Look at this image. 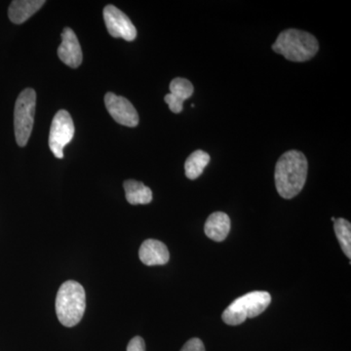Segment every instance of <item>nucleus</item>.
Returning <instances> with one entry per match:
<instances>
[{
	"label": "nucleus",
	"mask_w": 351,
	"mask_h": 351,
	"mask_svg": "<svg viewBox=\"0 0 351 351\" xmlns=\"http://www.w3.org/2000/svg\"><path fill=\"white\" fill-rule=\"evenodd\" d=\"M36 93L32 88L21 92L14 110V128L16 142L20 147H25L31 137L36 112Z\"/></svg>",
	"instance_id": "39448f33"
},
{
	"label": "nucleus",
	"mask_w": 351,
	"mask_h": 351,
	"mask_svg": "<svg viewBox=\"0 0 351 351\" xmlns=\"http://www.w3.org/2000/svg\"><path fill=\"white\" fill-rule=\"evenodd\" d=\"M58 56L69 68L76 69L82 64V50L75 32L64 27L62 32V43L58 48Z\"/></svg>",
	"instance_id": "1a4fd4ad"
},
{
	"label": "nucleus",
	"mask_w": 351,
	"mask_h": 351,
	"mask_svg": "<svg viewBox=\"0 0 351 351\" xmlns=\"http://www.w3.org/2000/svg\"><path fill=\"white\" fill-rule=\"evenodd\" d=\"M104 20L108 34L114 38H123L126 41H133L137 38L135 25L117 7L107 5L104 9Z\"/></svg>",
	"instance_id": "0eeeda50"
},
{
	"label": "nucleus",
	"mask_w": 351,
	"mask_h": 351,
	"mask_svg": "<svg viewBox=\"0 0 351 351\" xmlns=\"http://www.w3.org/2000/svg\"><path fill=\"white\" fill-rule=\"evenodd\" d=\"M335 232L346 257L351 258V225L348 219L339 218L334 221Z\"/></svg>",
	"instance_id": "dca6fc26"
},
{
	"label": "nucleus",
	"mask_w": 351,
	"mask_h": 351,
	"mask_svg": "<svg viewBox=\"0 0 351 351\" xmlns=\"http://www.w3.org/2000/svg\"><path fill=\"white\" fill-rule=\"evenodd\" d=\"M45 3L44 0H14L9 6V19L14 24H23L38 12Z\"/></svg>",
	"instance_id": "f8f14e48"
},
{
	"label": "nucleus",
	"mask_w": 351,
	"mask_h": 351,
	"mask_svg": "<svg viewBox=\"0 0 351 351\" xmlns=\"http://www.w3.org/2000/svg\"><path fill=\"white\" fill-rule=\"evenodd\" d=\"M205 234L214 241L221 242L230 232V219L223 212H215L210 215L204 226Z\"/></svg>",
	"instance_id": "ddd939ff"
},
{
	"label": "nucleus",
	"mask_w": 351,
	"mask_h": 351,
	"mask_svg": "<svg viewBox=\"0 0 351 351\" xmlns=\"http://www.w3.org/2000/svg\"><path fill=\"white\" fill-rule=\"evenodd\" d=\"M195 88L186 78L177 77L170 83V93L166 95V103L169 106L171 112L180 113L184 108V101L193 96Z\"/></svg>",
	"instance_id": "9d476101"
},
{
	"label": "nucleus",
	"mask_w": 351,
	"mask_h": 351,
	"mask_svg": "<svg viewBox=\"0 0 351 351\" xmlns=\"http://www.w3.org/2000/svg\"><path fill=\"white\" fill-rule=\"evenodd\" d=\"M127 351H145V341L141 337H135L131 339L128 346H127Z\"/></svg>",
	"instance_id": "a211bd4d"
},
{
	"label": "nucleus",
	"mask_w": 351,
	"mask_h": 351,
	"mask_svg": "<svg viewBox=\"0 0 351 351\" xmlns=\"http://www.w3.org/2000/svg\"><path fill=\"white\" fill-rule=\"evenodd\" d=\"M75 136V124L66 110H59L53 119L49 134V147L57 158H63L64 149Z\"/></svg>",
	"instance_id": "423d86ee"
},
{
	"label": "nucleus",
	"mask_w": 351,
	"mask_h": 351,
	"mask_svg": "<svg viewBox=\"0 0 351 351\" xmlns=\"http://www.w3.org/2000/svg\"><path fill=\"white\" fill-rule=\"evenodd\" d=\"M181 351H205L204 343L201 339L193 338L189 339L188 343L182 346Z\"/></svg>",
	"instance_id": "f3484780"
},
{
	"label": "nucleus",
	"mask_w": 351,
	"mask_h": 351,
	"mask_svg": "<svg viewBox=\"0 0 351 351\" xmlns=\"http://www.w3.org/2000/svg\"><path fill=\"white\" fill-rule=\"evenodd\" d=\"M271 302V295L265 291H254L233 301L221 318L223 322L232 326L242 324L247 318L257 317Z\"/></svg>",
	"instance_id": "20e7f679"
},
{
	"label": "nucleus",
	"mask_w": 351,
	"mask_h": 351,
	"mask_svg": "<svg viewBox=\"0 0 351 351\" xmlns=\"http://www.w3.org/2000/svg\"><path fill=\"white\" fill-rule=\"evenodd\" d=\"M86 308L84 288L76 281L62 284L56 297L58 319L66 327H75L82 321Z\"/></svg>",
	"instance_id": "7ed1b4c3"
},
{
	"label": "nucleus",
	"mask_w": 351,
	"mask_h": 351,
	"mask_svg": "<svg viewBox=\"0 0 351 351\" xmlns=\"http://www.w3.org/2000/svg\"><path fill=\"white\" fill-rule=\"evenodd\" d=\"M126 199L131 205L149 204L152 201V191L149 186L135 180L124 182Z\"/></svg>",
	"instance_id": "4468645a"
},
{
	"label": "nucleus",
	"mask_w": 351,
	"mask_h": 351,
	"mask_svg": "<svg viewBox=\"0 0 351 351\" xmlns=\"http://www.w3.org/2000/svg\"><path fill=\"white\" fill-rule=\"evenodd\" d=\"M306 157L301 152L289 151L281 156L276 166V186L279 195L291 199L301 193L306 181Z\"/></svg>",
	"instance_id": "f257e3e1"
},
{
	"label": "nucleus",
	"mask_w": 351,
	"mask_h": 351,
	"mask_svg": "<svg viewBox=\"0 0 351 351\" xmlns=\"http://www.w3.org/2000/svg\"><path fill=\"white\" fill-rule=\"evenodd\" d=\"M209 162L210 156L207 152L200 151V149L193 152L184 163V172H186V178H189V180L197 179Z\"/></svg>",
	"instance_id": "2eb2a0df"
},
{
	"label": "nucleus",
	"mask_w": 351,
	"mask_h": 351,
	"mask_svg": "<svg viewBox=\"0 0 351 351\" xmlns=\"http://www.w3.org/2000/svg\"><path fill=\"white\" fill-rule=\"evenodd\" d=\"M106 108L117 123L127 127L138 124V114L131 101L121 96L108 92L105 96Z\"/></svg>",
	"instance_id": "6e6552de"
},
{
	"label": "nucleus",
	"mask_w": 351,
	"mask_h": 351,
	"mask_svg": "<svg viewBox=\"0 0 351 351\" xmlns=\"http://www.w3.org/2000/svg\"><path fill=\"white\" fill-rule=\"evenodd\" d=\"M141 262L145 265H163L169 262L170 254L163 242L147 239L143 242L138 251Z\"/></svg>",
	"instance_id": "9b49d317"
},
{
	"label": "nucleus",
	"mask_w": 351,
	"mask_h": 351,
	"mask_svg": "<svg viewBox=\"0 0 351 351\" xmlns=\"http://www.w3.org/2000/svg\"><path fill=\"white\" fill-rule=\"evenodd\" d=\"M272 50L277 54L282 55L289 61L302 63L309 61L317 54L319 44L317 39L309 32L289 29L279 34L272 45Z\"/></svg>",
	"instance_id": "f03ea898"
}]
</instances>
